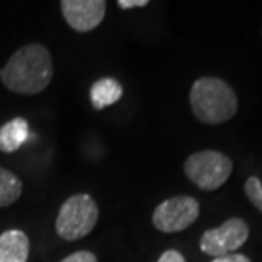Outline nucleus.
Segmentation results:
<instances>
[{"mask_svg": "<svg viewBox=\"0 0 262 262\" xmlns=\"http://www.w3.org/2000/svg\"><path fill=\"white\" fill-rule=\"evenodd\" d=\"M118 5L121 9H135V7H145L148 5V0H119Z\"/></svg>", "mask_w": 262, "mask_h": 262, "instance_id": "16", "label": "nucleus"}, {"mask_svg": "<svg viewBox=\"0 0 262 262\" xmlns=\"http://www.w3.org/2000/svg\"><path fill=\"white\" fill-rule=\"evenodd\" d=\"M157 262H186V259H184V255L181 252H177V250H165Z\"/></svg>", "mask_w": 262, "mask_h": 262, "instance_id": "14", "label": "nucleus"}, {"mask_svg": "<svg viewBox=\"0 0 262 262\" xmlns=\"http://www.w3.org/2000/svg\"><path fill=\"white\" fill-rule=\"evenodd\" d=\"M29 238L23 230H7L0 235V262H26Z\"/></svg>", "mask_w": 262, "mask_h": 262, "instance_id": "8", "label": "nucleus"}, {"mask_svg": "<svg viewBox=\"0 0 262 262\" xmlns=\"http://www.w3.org/2000/svg\"><path fill=\"white\" fill-rule=\"evenodd\" d=\"M244 189H245L247 198L250 199V203H252L254 206L262 213V182H260L259 177L250 176L247 179V182H245Z\"/></svg>", "mask_w": 262, "mask_h": 262, "instance_id": "12", "label": "nucleus"}, {"mask_svg": "<svg viewBox=\"0 0 262 262\" xmlns=\"http://www.w3.org/2000/svg\"><path fill=\"white\" fill-rule=\"evenodd\" d=\"M233 164L222 151L203 150L189 155L184 162V172L192 184L203 191L222 187L232 174Z\"/></svg>", "mask_w": 262, "mask_h": 262, "instance_id": "4", "label": "nucleus"}, {"mask_svg": "<svg viewBox=\"0 0 262 262\" xmlns=\"http://www.w3.org/2000/svg\"><path fill=\"white\" fill-rule=\"evenodd\" d=\"M211 262H250V259L245 257L242 254H228V255H223V257L213 259Z\"/></svg>", "mask_w": 262, "mask_h": 262, "instance_id": "15", "label": "nucleus"}, {"mask_svg": "<svg viewBox=\"0 0 262 262\" xmlns=\"http://www.w3.org/2000/svg\"><path fill=\"white\" fill-rule=\"evenodd\" d=\"M23 194V182L15 174L0 167V208L14 204Z\"/></svg>", "mask_w": 262, "mask_h": 262, "instance_id": "11", "label": "nucleus"}, {"mask_svg": "<svg viewBox=\"0 0 262 262\" xmlns=\"http://www.w3.org/2000/svg\"><path fill=\"white\" fill-rule=\"evenodd\" d=\"M2 83L17 94H38L53 78V58L43 45L33 43L19 48L0 70Z\"/></svg>", "mask_w": 262, "mask_h": 262, "instance_id": "1", "label": "nucleus"}, {"mask_svg": "<svg viewBox=\"0 0 262 262\" xmlns=\"http://www.w3.org/2000/svg\"><path fill=\"white\" fill-rule=\"evenodd\" d=\"M249 238V225L242 218H230L216 228H209L199 240V249L211 257H223L235 252Z\"/></svg>", "mask_w": 262, "mask_h": 262, "instance_id": "6", "label": "nucleus"}, {"mask_svg": "<svg viewBox=\"0 0 262 262\" xmlns=\"http://www.w3.org/2000/svg\"><path fill=\"white\" fill-rule=\"evenodd\" d=\"M97 220V203L89 194H73L61 204L55 228L61 238L78 240L92 232Z\"/></svg>", "mask_w": 262, "mask_h": 262, "instance_id": "3", "label": "nucleus"}, {"mask_svg": "<svg viewBox=\"0 0 262 262\" xmlns=\"http://www.w3.org/2000/svg\"><path fill=\"white\" fill-rule=\"evenodd\" d=\"M199 216V203L191 196H174L162 201L151 214V223L164 233L189 228Z\"/></svg>", "mask_w": 262, "mask_h": 262, "instance_id": "5", "label": "nucleus"}, {"mask_svg": "<svg viewBox=\"0 0 262 262\" xmlns=\"http://www.w3.org/2000/svg\"><path fill=\"white\" fill-rule=\"evenodd\" d=\"M61 262H97V257L92 252H89V250H80V252L68 255Z\"/></svg>", "mask_w": 262, "mask_h": 262, "instance_id": "13", "label": "nucleus"}, {"mask_svg": "<svg viewBox=\"0 0 262 262\" xmlns=\"http://www.w3.org/2000/svg\"><path fill=\"white\" fill-rule=\"evenodd\" d=\"M60 7L67 24L78 33L94 31L106 15L104 0H61Z\"/></svg>", "mask_w": 262, "mask_h": 262, "instance_id": "7", "label": "nucleus"}, {"mask_svg": "<svg viewBox=\"0 0 262 262\" xmlns=\"http://www.w3.org/2000/svg\"><path fill=\"white\" fill-rule=\"evenodd\" d=\"M121 97H123V87L116 78L111 77L99 78L91 87V102L94 109H97V111L116 104Z\"/></svg>", "mask_w": 262, "mask_h": 262, "instance_id": "10", "label": "nucleus"}, {"mask_svg": "<svg viewBox=\"0 0 262 262\" xmlns=\"http://www.w3.org/2000/svg\"><path fill=\"white\" fill-rule=\"evenodd\" d=\"M29 136V124L24 118H14L0 128V151L12 154L19 150Z\"/></svg>", "mask_w": 262, "mask_h": 262, "instance_id": "9", "label": "nucleus"}, {"mask_svg": "<svg viewBox=\"0 0 262 262\" xmlns=\"http://www.w3.org/2000/svg\"><path fill=\"white\" fill-rule=\"evenodd\" d=\"M189 102L196 119L204 124H222L238 109L233 89L218 77L198 78L191 87Z\"/></svg>", "mask_w": 262, "mask_h": 262, "instance_id": "2", "label": "nucleus"}]
</instances>
